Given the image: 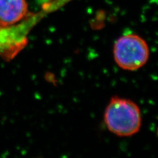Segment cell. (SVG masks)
Returning <instances> with one entry per match:
<instances>
[{
	"mask_svg": "<svg viewBox=\"0 0 158 158\" xmlns=\"http://www.w3.org/2000/svg\"><path fill=\"white\" fill-rule=\"evenodd\" d=\"M104 122L107 129L118 136H132L141 127L140 110L132 100L113 97L106 108Z\"/></svg>",
	"mask_w": 158,
	"mask_h": 158,
	"instance_id": "7a4b0ae2",
	"label": "cell"
},
{
	"mask_svg": "<svg viewBox=\"0 0 158 158\" xmlns=\"http://www.w3.org/2000/svg\"><path fill=\"white\" fill-rule=\"evenodd\" d=\"M57 7L53 2L49 3L38 13L29 15L15 24L3 27L0 25V57L11 60L25 48L28 36L32 29L48 15L56 11Z\"/></svg>",
	"mask_w": 158,
	"mask_h": 158,
	"instance_id": "6da1fadb",
	"label": "cell"
},
{
	"mask_svg": "<svg viewBox=\"0 0 158 158\" xmlns=\"http://www.w3.org/2000/svg\"><path fill=\"white\" fill-rule=\"evenodd\" d=\"M31 13L26 0H0V25L11 26L22 21Z\"/></svg>",
	"mask_w": 158,
	"mask_h": 158,
	"instance_id": "277c9868",
	"label": "cell"
},
{
	"mask_svg": "<svg viewBox=\"0 0 158 158\" xmlns=\"http://www.w3.org/2000/svg\"><path fill=\"white\" fill-rule=\"evenodd\" d=\"M150 52L146 42L136 34L120 37L113 46V57L117 65L124 70L134 71L147 63Z\"/></svg>",
	"mask_w": 158,
	"mask_h": 158,
	"instance_id": "3957f363",
	"label": "cell"
}]
</instances>
